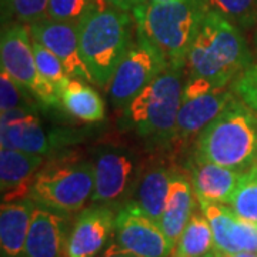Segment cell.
I'll return each instance as SVG.
<instances>
[{
    "instance_id": "obj_1",
    "label": "cell",
    "mask_w": 257,
    "mask_h": 257,
    "mask_svg": "<svg viewBox=\"0 0 257 257\" xmlns=\"http://www.w3.org/2000/svg\"><path fill=\"white\" fill-rule=\"evenodd\" d=\"M253 64L243 30L220 13L207 10L187 55L189 76L229 87Z\"/></svg>"
},
{
    "instance_id": "obj_2",
    "label": "cell",
    "mask_w": 257,
    "mask_h": 257,
    "mask_svg": "<svg viewBox=\"0 0 257 257\" xmlns=\"http://www.w3.org/2000/svg\"><path fill=\"white\" fill-rule=\"evenodd\" d=\"M79 45L83 62L94 84L109 87L120 60L136 36V22L132 12L104 2L93 6L79 23Z\"/></svg>"
},
{
    "instance_id": "obj_3",
    "label": "cell",
    "mask_w": 257,
    "mask_h": 257,
    "mask_svg": "<svg viewBox=\"0 0 257 257\" xmlns=\"http://www.w3.org/2000/svg\"><path fill=\"white\" fill-rule=\"evenodd\" d=\"M206 12L202 0H172L143 2L132 15L136 29L160 52L167 66L184 69Z\"/></svg>"
},
{
    "instance_id": "obj_4",
    "label": "cell",
    "mask_w": 257,
    "mask_h": 257,
    "mask_svg": "<svg viewBox=\"0 0 257 257\" xmlns=\"http://www.w3.org/2000/svg\"><path fill=\"white\" fill-rule=\"evenodd\" d=\"M193 159L246 172L257 163V113L237 96L196 138Z\"/></svg>"
},
{
    "instance_id": "obj_5",
    "label": "cell",
    "mask_w": 257,
    "mask_h": 257,
    "mask_svg": "<svg viewBox=\"0 0 257 257\" xmlns=\"http://www.w3.org/2000/svg\"><path fill=\"white\" fill-rule=\"evenodd\" d=\"M183 74L184 69L163 70L126 104L123 124L153 146L173 142L183 101Z\"/></svg>"
},
{
    "instance_id": "obj_6",
    "label": "cell",
    "mask_w": 257,
    "mask_h": 257,
    "mask_svg": "<svg viewBox=\"0 0 257 257\" xmlns=\"http://www.w3.org/2000/svg\"><path fill=\"white\" fill-rule=\"evenodd\" d=\"M94 190V165L89 160L59 162L40 169L29 199L59 214H74L84 209Z\"/></svg>"
},
{
    "instance_id": "obj_7",
    "label": "cell",
    "mask_w": 257,
    "mask_h": 257,
    "mask_svg": "<svg viewBox=\"0 0 257 257\" xmlns=\"http://www.w3.org/2000/svg\"><path fill=\"white\" fill-rule=\"evenodd\" d=\"M2 69L29 92L37 103L60 107L62 101L56 89L42 77L37 69L33 37L29 25L20 22H6L0 36Z\"/></svg>"
},
{
    "instance_id": "obj_8",
    "label": "cell",
    "mask_w": 257,
    "mask_h": 257,
    "mask_svg": "<svg viewBox=\"0 0 257 257\" xmlns=\"http://www.w3.org/2000/svg\"><path fill=\"white\" fill-rule=\"evenodd\" d=\"M94 165V190L92 204L107 206L119 211L132 202L143 170L139 156L127 147L104 146L99 149Z\"/></svg>"
},
{
    "instance_id": "obj_9",
    "label": "cell",
    "mask_w": 257,
    "mask_h": 257,
    "mask_svg": "<svg viewBox=\"0 0 257 257\" xmlns=\"http://www.w3.org/2000/svg\"><path fill=\"white\" fill-rule=\"evenodd\" d=\"M167 67L165 57L136 29V36L120 60L107 87L111 103L124 109L128 101Z\"/></svg>"
},
{
    "instance_id": "obj_10",
    "label": "cell",
    "mask_w": 257,
    "mask_h": 257,
    "mask_svg": "<svg viewBox=\"0 0 257 257\" xmlns=\"http://www.w3.org/2000/svg\"><path fill=\"white\" fill-rule=\"evenodd\" d=\"M113 237L120 247L140 257H170L173 248L156 221L132 202L116 213Z\"/></svg>"
},
{
    "instance_id": "obj_11",
    "label": "cell",
    "mask_w": 257,
    "mask_h": 257,
    "mask_svg": "<svg viewBox=\"0 0 257 257\" xmlns=\"http://www.w3.org/2000/svg\"><path fill=\"white\" fill-rule=\"evenodd\" d=\"M29 28L33 40L55 53L70 77L94 84L80 53L77 23L45 18L32 23Z\"/></svg>"
},
{
    "instance_id": "obj_12",
    "label": "cell",
    "mask_w": 257,
    "mask_h": 257,
    "mask_svg": "<svg viewBox=\"0 0 257 257\" xmlns=\"http://www.w3.org/2000/svg\"><path fill=\"white\" fill-rule=\"evenodd\" d=\"M116 213L101 204H92L83 209L67 233L64 257L97 256L113 234Z\"/></svg>"
},
{
    "instance_id": "obj_13",
    "label": "cell",
    "mask_w": 257,
    "mask_h": 257,
    "mask_svg": "<svg viewBox=\"0 0 257 257\" xmlns=\"http://www.w3.org/2000/svg\"><path fill=\"white\" fill-rule=\"evenodd\" d=\"M210 223L214 250L220 253H257V223L239 217L227 204L199 203Z\"/></svg>"
},
{
    "instance_id": "obj_14",
    "label": "cell",
    "mask_w": 257,
    "mask_h": 257,
    "mask_svg": "<svg viewBox=\"0 0 257 257\" xmlns=\"http://www.w3.org/2000/svg\"><path fill=\"white\" fill-rule=\"evenodd\" d=\"M2 149H18L22 152L47 155L60 140L49 138L37 116V109H13L2 111L0 116Z\"/></svg>"
},
{
    "instance_id": "obj_15",
    "label": "cell",
    "mask_w": 257,
    "mask_h": 257,
    "mask_svg": "<svg viewBox=\"0 0 257 257\" xmlns=\"http://www.w3.org/2000/svg\"><path fill=\"white\" fill-rule=\"evenodd\" d=\"M234 97L233 87L229 86L182 101L177 114L175 140H187L199 136Z\"/></svg>"
},
{
    "instance_id": "obj_16",
    "label": "cell",
    "mask_w": 257,
    "mask_h": 257,
    "mask_svg": "<svg viewBox=\"0 0 257 257\" xmlns=\"http://www.w3.org/2000/svg\"><path fill=\"white\" fill-rule=\"evenodd\" d=\"M43 156L18 149L0 150V187L3 203L28 199Z\"/></svg>"
},
{
    "instance_id": "obj_17",
    "label": "cell",
    "mask_w": 257,
    "mask_h": 257,
    "mask_svg": "<svg viewBox=\"0 0 257 257\" xmlns=\"http://www.w3.org/2000/svg\"><path fill=\"white\" fill-rule=\"evenodd\" d=\"M189 172L197 202L219 204H229L243 175V172L196 160L193 157L189 162Z\"/></svg>"
},
{
    "instance_id": "obj_18",
    "label": "cell",
    "mask_w": 257,
    "mask_h": 257,
    "mask_svg": "<svg viewBox=\"0 0 257 257\" xmlns=\"http://www.w3.org/2000/svg\"><path fill=\"white\" fill-rule=\"evenodd\" d=\"M66 239L63 216L36 204L29 227L26 257H64Z\"/></svg>"
},
{
    "instance_id": "obj_19",
    "label": "cell",
    "mask_w": 257,
    "mask_h": 257,
    "mask_svg": "<svg viewBox=\"0 0 257 257\" xmlns=\"http://www.w3.org/2000/svg\"><path fill=\"white\" fill-rule=\"evenodd\" d=\"M36 203L32 199L2 203L0 253L2 257H26L29 227Z\"/></svg>"
},
{
    "instance_id": "obj_20",
    "label": "cell",
    "mask_w": 257,
    "mask_h": 257,
    "mask_svg": "<svg viewBox=\"0 0 257 257\" xmlns=\"http://www.w3.org/2000/svg\"><path fill=\"white\" fill-rule=\"evenodd\" d=\"M196 194L193 192V186L189 177H184L182 173L173 172L170 193L166 202V207L159 227L162 229L166 239L170 241L172 247L182 236L187 223L190 221L196 209Z\"/></svg>"
},
{
    "instance_id": "obj_21",
    "label": "cell",
    "mask_w": 257,
    "mask_h": 257,
    "mask_svg": "<svg viewBox=\"0 0 257 257\" xmlns=\"http://www.w3.org/2000/svg\"><path fill=\"white\" fill-rule=\"evenodd\" d=\"M173 172L170 167L157 162L143 166L138 187L132 197V203L157 224L165 211Z\"/></svg>"
},
{
    "instance_id": "obj_22",
    "label": "cell",
    "mask_w": 257,
    "mask_h": 257,
    "mask_svg": "<svg viewBox=\"0 0 257 257\" xmlns=\"http://www.w3.org/2000/svg\"><path fill=\"white\" fill-rule=\"evenodd\" d=\"M60 101L64 110L84 123H97L106 116V106L100 94L90 83L80 79H70L60 94Z\"/></svg>"
},
{
    "instance_id": "obj_23",
    "label": "cell",
    "mask_w": 257,
    "mask_h": 257,
    "mask_svg": "<svg viewBox=\"0 0 257 257\" xmlns=\"http://www.w3.org/2000/svg\"><path fill=\"white\" fill-rule=\"evenodd\" d=\"M210 223L203 211H194L182 236L172 248L170 257H210L214 251Z\"/></svg>"
},
{
    "instance_id": "obj_24",
    "label": "cell",
    "mask_w": 257,
    "mask_h": 257,
    "mask_svg": "<svg viewBox=\"0 0 257 257\" xmlns=\"http://www.w3.org/2000/svg\"><path fill=\"white\" fill-rule=\"evenodd\" d=\"M227 206L241 219L257 223V165L243 172Z\"/></svg>"
},
{
    "instance_id": "obj_25",
    "label": "cell",
    "mask_w": 257,
    "mask_h": 257,
    "mask_svg": "<svg viewBox=\"0 0 257 257\" xmlns=\"http://www.w3.org/2000/svg\"><path fill=\"white\" fill-rule=\"evenodd\" d=\"M202 3L206 9L220 13L241 30L257 23V0H202Z\"/></svg>"
},
{
    "instance_id": "obj_26",
    "label": "cell",
    "mask_w": 257,
    "mask_h": 257,
    "mask_svg": "<svg viewBox=\"0 0 257 257\" xmlns=\"http://www.w3.org/2000/svg\"><path fill=\"white\" fill-rule=\"evenodd\" d=\"M33 50H35V59H36L39 73L55 87L56 92L60 96L72 77L67 74L60 59L49 49L33 40Z\"/></svg>"
},
{
    "instance_id": "obj_27",
    "label": "cell",
    "mask_w": 257,
    "mask_h": 257,
    "mask_svg": "<svg viewBox=\"0 0 257 257\" xmlns=\"http://www.w3.org/2000/svg\"><path fill=\"white\" fill-rule=\"evenodd\" d=\"M49 0H2V16L5 22L32 25L46 18Z\"/></svg>"
},
{
    "instance_id": "obj_28",
    "label": "cell",
    "mask_w": 257,
    "mask_h": 257,
    "mask_svg": "<svg viewBox=\"0 0 257 257\" xmlns=\"http://www.w3.org/2000/svg\"><path fill=\"white\" fill-rule=\"evenodd\" d=\"M36 99L19 86L3 69L0 70V109H36Z\"/></svg>"
},
{
    "instance_id": "obj_29",
    "label": "cell",
    "mask_w": 257,
    "mask_h": 257,
    "mask_svg": "<svg viewBox=\"0 0 257 257\" xmlns=\"http://www.w3.org/2000/svg\"><path fill=\"white\" fill-rule=\"evenodd\" d=\"M107 0H49L46 18L79 23V20L92 9L93 6Z\"/></svg>"
},
{
    "instance_id": "obj_30",
    "label": "cell",
    "mask_w": 257,
    "mask_h": 257,
    "mask_svg": "<svg viewBox=\"0 0 257 257\" xmlns=\"http://www.w3.org/2000/svg\"><path fill=\"white\" fill-rule=\"evenodd\" d=\"M234 94L257 113V64L250 66L246 72L231 84Z\"/></svg>"
},
{
    "instance_id": "obj_31",
    "label": "cell",
    "mask_w": 257,
    "mask_h": 257,
    "mask_svg": "<svg viewBox=\"0 0 257 257\" xmlns=\"http://www.w3.org/2000/svg\"><path fill=\"white\" fill-rule=\"evenodd\" d=\"M99 257H140L138 254H135V253H132V251H128L126 248L120 247L117 243H110L107 247L103 250V253H101Z\"/></svg>"
},
{
    "instance_id": "obj_32",
    "label": "cell",
    "mask_w": 257,
    "mask_h": 257,
    "mask_svg": "<svg viewBox=\"0 0 257 257\" xmlns=\"http://www.w3.org/2000/svg\"><path fill=\"white\" fill-rule=\"evenodd\" d=\"M107 2H110L113 6H116L119 9L126 10V12H132L136 6L142 5L146 0H107Z\"/></svg>"
},
{
    "instance_id": "obj_33",
    "label": "cell",
    "mask_w": 257,
    "mask_h": 257,
    "mask_svg": "<svg viewBox=\"0 0 257 257\" xmlns=\"http://www.w3.org/2000/svg\"><path fill=\"white\" fill-rule=\"evenodd\" d=\"M210 257H257V253H220L214 250Z\"/></svg>"
},
{
    "instance_id": "obj_34",
    "label": "cell",
    "mask_w": 257,
    "mask_h": 257,
    "mask_svg": "<svg viewBox=\"0 0 257 257\" xmlns=\"http://www.w3.org/2000/svg\"><path fill=\"white\" fill-rule=\"evenodd\" d=\"M146 2H153V3H163V2H172V0H146Z\"/></svg>"
},
{
    "instance_id": "obj_35",
    "label": "cell",
    "mask_w": 257,
    "mask_h": 257,
    "mask_svg": "<svg viewBox=\"0 0 257 257\" xmlns=\"http://www.w3.org/2000/svg\"><path fill=\"white\" fill-rule=\"evenodd\" d=\"M256 46H257V32H256Z\"/></svg>"
},
{
    "instance_id": "obj_36",
    "label": "cell",
    "mask_w": 257,
    "mask_h": 257,
    "mask_svg": "<svg viewBox=\"0 0 257 257\" xmlns=\"http://www.w3.org/2000/svg\"><path fill=\"white\" fill-rule=\"evenodd\" d=\"M256 165H257V163H256Z\"/></svg>"
}]
</instances>
